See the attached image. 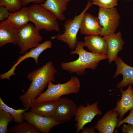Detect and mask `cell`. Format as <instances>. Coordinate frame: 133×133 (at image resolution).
<instances>
[{
    "label": "cell",
    "mask_w": 133,
    "mask_h": 133,
    "mask_svg": "<svg viewBox=\"0 0 133 133\" xmlns=\"http://www.w3.org/2000/svg\"><path fill=\"white\" fill-rule=\"evenodd\" d=\"M3 5L10 13H14L21 9L22 0H0V6Z\"/></svg>",
    "instance_id": "d4e9b609"
},
{
    "label": "cell",
    "mask_w": 133,
    "mask_h": 133,
    "mask_svg": "<svg viewBox=\"0 0 133 133\" xmlns=\"http://www.w3.org/2000/svg\"><path fill=\"white\" fill-rule=\"evenodd\" d=\"M70 0H46L40 5L43 8L50 11L56 17L57 19L63 20L65 19L64 12Z\"/></svg>",
    "instance_id": "d6986e66"
},
{
    "label": "cell",
    "mask_w": 133,
    "mask_h": 133,
    "mask_svg": "<svg viewBox=\"0 0 133 133\" xmlns=\"http://www.w3.org/2000/svg\"><path fill=\"white\" fill-rule=\"evenodd\" d=\"M27 10L30 21L34 24L38 31H59L57 19L51 11L36 3L28 7Z\"/></svg>",
    "instance_id": "277c9868"
},
{
    "label": "cell",
    "mask_w": 133,
    "mask_h": 133,
    "mask_svg": "<svg viewBox=\"0 0 133 133\" xmlns=\"http://www.w3.org/2000/svg\"><path fill=\"white\" fill-rule=\"evenodd\" d=\"M52 45L51 41L46 40L41 44H40L36 47L31 49L29 52L26 51L24 55L19 56L16 62L10 70L0 75V79H7L9 80L11 76L16 75V74L14 73V71L17 66L22 61L28 58H33L35 60L36 64L38 63V58L40 55L45 50L51 48Z\"/></svg>",
    "instance_id": "30bf717a"
},
{
    "label": "cell",
    "mask_w": 133,
    "mask_h": 133,
    "mask_svg": "<svg viewBox=\"0 0 133 133\" xmlns=\"http://www.w3.org/2000/svg\"><path fill=\"white\" fill-rule=\"evenodd\" d=\"M77 108L72 100L60 98L52 118L61 123L69 121L75 116Z\"/></svg>",
    "instance_id": "9c48e42d"
},
{
    "label": "cell",
    "mask_w": 133,
    "mask_h": 133,
    "mask_svg": "<svg viewBox=\"0 0 133 133\" xmlns=\"http://www.w3.org/2000/svg\"><path fill=\"white\" fill-rule=\"evenodd\" d=\"M19 29L12 25L7 19L0 23V48L8 43L17 45Z\"/></svg>",
    "instance_id": "4fadbf2b"
},
{
    "label": "cell",
    "mask_w": 133,
    "mask_h": 133,
    "mask_svg": "<svg viewBox=\"0 0 133 133\" xmlns=\"http://www.w3.org/2000/svg\"><path fill=\"white\" fill-rule=\"evenodd\" d=\"M92 5L98 6L99 7L109 9L115 7L117 4L118 0H92Z\"/></svg>",
    "instance_id": "484cf974"
},
{
    "label": "cell",
    "mask_w": 133,
    "mask_h": 133,
    "mask_svg": "<svg viewBox=\"0 0 133 133\" xmlns=\"http://www.w3.org/2000/svg\"><path fill=\"white\" fill-rule=\"evenodd\" d=\"M91 3V0L88 1L85 8L79 15L65 22L63 25L65 29L63 33L51 37V39L56 38L58 40L66 43L71 50H75L78 41L77 35L80 30L82 20L84 14L92 5Z\"/></svg>",
    "instance_id": "5b68a950"
},
{
    "label": "cell",
    "mask_w": 133,
    "mask_h": 133,
    "mask_svg": "<svg viewBox=\"0 0 133 133\" xmlns=\"http://www.w3.org/2000/svg\"><path fill=\"white\" fill-rule=\"evenodd\" d=\"M129 115L124 119L119 120L118 122L116 128H118L124 123H127L133 124V108L130 110Z\"/></svg>",
    "instance_id": "4316f807"
},
{
    "label": "cell",
    "mask_w": 133,
    "mask_h": 133,
    "mask_svg": "<svg viewBox=\"0 0 133 133\" xmlns=\"http://www.w3.org/2000/svg\"><path fill=\"white\" fill-rule=\"evenodd\" d=\"M84 47H86L93 53L106 54V44L103 38L99 35H87L83 42Z\"/></svg>",
    "instance_id": "ac0fdd59"
},
{
    "label": "cell",
    "mask_w": 133,
    "mask_h": 133,
    "mask_svg": "<svg viewBox=\"0 0 133 133\" xmlns=\"http://www.w3.org/2000/svg\"><path fill=\"white\" fill-rule=\"evenodd\" d=\"M46 0H22V6H26L28 4L33 2L36 4H41L44 3Z\"/></svg>",
    "instance_id": "f546056e"
},
{
    "label": "cell",
    "mask_w": 133,
    "mask_h": 133,
    "mask_svg": "<svg viewBox=\"0 0 133 133\" xmlns=\"http://www.w3.org/2000/svg\"><path fill=\"white\" fill-rule=\"evenodd\" d=\"M121 131L124 133H133V124L129 123L127 125L123 124Z\"/></svg>",
    "instance_id": "f1b7e54d"
},
{
    "label": "cell",
    "mask_w": 133,
    "mask_h": 133,
    "mask_svg": "<svg viewBox=\"0 0 133 133\" xmlns=\"http://www.w3.org/2000/svg\"><path fill=\"white\" fill-rule=\"evenodd\" d=\"M10 133H40L41 132L36 127L29 122H23L16 124L9 129Z\"/></svg>",
    "instance_id": "603a6c76"
},
{
    "label": "cell",
    "mask_w": 133,
    "mask_h": 133,
    "mask_svg": "<svg viewBox=\"0 0 133 133\" xmlns=\"http://www.w3.org/2000/svg\"><path fill=\"white\" fill-rule=\"evenodd\" d=\"M98 104L96 101L90 104L88 102L86 106L81 104L78 107L74 116L76 122L75 126L77 128L76 133H79L86 124L91 122L96 116L102 115V112L98 108Z\"/></svg>",
    "instance_id": "ba28073f"
},
{
    "label": "cell",
    "mask_w": 133,
    "mask_h": 133,
    "mask_svg": "<svg viewBox=\"0 0 133 133\" xmlns=\"http://www.w3.org/2000/svg\"><path fill=\"white\" fill-rule=\"evenodd\" d=\"M118 113L114 110L108 111L95 125V129L100 133H113L120 120Z\"/></svg>",
    "instance_id": "5bb4252c"
},
{
    "label": "cell",
    "mask_w": 133,
    "mask_h": 133,
    "mask_svg": "<svg viewBox=\"0 0 133 133\" xmlns=\"http://www.w3.org/2000/svg\"><path fill=\"white\" fill-rule=\"evenodd\" d=\"M18 35L17 45L21 49L20 54H23L28 49L36 47L43 39L39 31L30 23L19 29Z\"/></svg>",
    "instance_id": "52a82bcc"
},
{
    "label": "cell",
    "mask_w": 133,
    "mask_h": 133,
    "mask_svg": "<svg viewBox=\"0 0 133 133\" xmlns=\"http://www.w3.org/2000/svg\"><path fill=\"white\" fill-rule=\"evenodd\" d=\"M95 127L91 126L89 127H84L81 130L82 133H96Z\"/></svg>",
    "instance_id": "4dcf8cb0"
},
{
    "label": "cell",
    "mask_w": 133,
    "mask_h": 133,
    "mask_svg": "<svg viewBox=\"0 0 133 133\" xmlns=\"http://www.w3.org/2000/svg\"><path fill=\"white\" fill-rule=\"evenodd\" d=\"M14 27L19 29L24 26L30 21L27 7H23L14 13H10L7 19Z\"/></svg>",
    "instance_id": "44dd1931"
},
{
    "label": "cell",
    "mask_w": 133,
    "mask_h": 133,
    "mask_svg": "<svg viewBox=\"0 0 133 133\" xmlns=\"http://www.w3.org/2000/svg\"><path fill=\"white\" fill-rule=\"evenodd\" d=\"M23 115L24 119L34 126L42 133H49L52 128L61 124L52 118L40 115L30 111L25 112Z\"/></svg>",
    "instance_id": "8fae6325"
},
{
    "label": "cell",
    "mask_w": 133,
    "mask_h": 133,
    "mask_svg": "<svg viewBox=\"0 0 133 133\" xmlns=\"http://www.w3.org/2000/svg\"><path fill=\"white\" fill-rule=\"evenodd\" d=\"M57 72L52 63L49 61L28 74L27 78L32 82L26 93L19 97L24 108L31 107L34 100L42 93L49 82H55L54 75Z\"/></svg>",
    "instance_id": "6da1fadb"
},
{
    "label": "cell",
    "mask_w": 133,
    "mask_h": 133,
    "mask_svg": "<svg viewBox=\"0 0 133 133\" xmlns=\"http://www.w3.org/2000/svg\"><path fill=\"white\" fill-rule=\"evenodd\" d=\"M128 0V1H129V0Z\"/></svg>",
    "instance_id": "1f68e13d"
},
{
    "label": "cell",
    "mask_w": 133,
    "mask_h": 133,
    "mask_svg": "<svg viewBox=\"0 0 133 133\" xmlns=\"http://www.w3.org/2000/svg\"><path fill=\"white\" fill-rule=\"evenodd\" d=\"M121 93L120 100L116 102L115 108L113 110L118 114L119 120H121L125 114L133 108V93L132 84L129 85L127 89L123 91L122 88H120Z\"/></svg>",
    "instance_id": "2e32d148"
},
{
    "label": "cell",
    "mask_w": 133,
    "mask_h": 133,
    "mask_svg": "<svg viewBox=\"0 0 133 133\" xmlns=\"http://www.w3.org/2000/svg\"><path fill=\"white\" fill-rule=\"evenodd\" d=\"M10 12L4 6H0V21H4L7 19Z\"/></svg>",
    "instance_id": "83f0119b"
},
{
    "label": "cell",
    "mask_w": 133,
    "mask_h": 133,
    "mask_svg": "<svg viewBox=\"0 0 133 133\" xmlns=\"http://www.w3.org/2000/svg\"><path fill=\"white\" fill-rule=\"evenodd\" d=\"M83 42L78 41L76 47L70 52L71 54L79 55L76 60L61 64L62 69L71 73H76L77 75L83 76L85 74V69H95L99 62L108 58L106 54H99L87 51L85 50Z\"/></svg>",
    "instance_id": "7a4b0ae2"
},
{
    "label": "cell",
    "mask_w": 133,
    "mask_h": 133,
    "mask_svg": "<svg viewBox=\"0 0 133 133\" xmlns=\"http://www.w3.org/2000/svg\"><path fill=\"white\" fill-rule=\"evenodd\" d=\"M14 120L10 114L0 110V133H7L8 131V125Z\"/></svg>",
    "instance_id": "cb8c5ba5"
},
{
    "label": "cell",
    "mask_w": 133,
    "mask_h": 133,
    "mask_svg": "<svg viewBox=\"0 0 133 133\" xmlns=\"http://www.w3.org/2000/svg\"><path fill=\"white\" fill-rule=\"evenodd\" d=\"M117 69L113 78L121 74L123 79L117 84V88H120L127 86L129 84L133 85V67L124 62L121 58L118 56L115 60Z\"/></svg>",
    "instance_id": "e0dca14e"
},
{
    "label": "cell",
    "mask_w": 133,
    "mask_h": 133,
    "mask_svg": "<svg viewBox=\"0 0 133 133\" xmlns=\"http://www.w3.org/2000/svg\"><path fill=\"white\" fill-rule=\"evenodd\" d=\"M98 11V17L102 28L100 35L103 36L115 33L120 18L116 8L104 9L99 7Z\"/></svg>",
    "instance_id": "8992f818"
},
{
    "label": "cell",
    "mask_w": 133,
    "mask_h": 133,
    "mask_svg": "<svg viewBox=\"0 0 133 133\" xmlns=\"http://www.w3.org/2000/svg\"><path fill=\"white\" fill-rule=\"evenodd\" d=\"M59 99L55 100L34 103L30 108V111L40 115L52 118Z\"/></svg>",
    "instance_id": "ffe728a7"
},
{
    "label": "cell",
    "mask_w": 133,
    "mask_h": 133,
    "mask_svg": "<svg viewBox=\"0 0 133 133\" xmlns=\"http://www.w3.org/2000/svg\"><path fill=\"white\" fill-rule=\"evenodd\" d=\"M29 109V108L16 110L8 106L3 101L0 97V110H2L10 113L13 117L15 122L20 124L24 121L23 113Z\"/></svg>",
    "instance_id": "7402d4cb"
},
{
    "label": "cell",
    "mask_w": 133,
    "mask_h": 133,
    "mask_svg": "<svg viewBox=\"0 0 133 133\" xmlns=\"http://www.w3.org/2000/svg\"><path fill=\"white\" fill-rule=\"evenodd\" d=\"M102 27L100 23L98 17L91 14L85 13L82 20L80 29L82 35H100Z\"/></svg>",
    "instance_id": "9a60e30c"
},
{
    "label": "cell",
    "mask_w": 133,
    "mask_h": 133,
    "mask_svg": "<svg viewBox=\"0 0 133 133\" xmlns=\"http://www.w3.org/2000/svg\"><path fill=\"white\" fill-rule=\"evenodd\" d=\"M103 37L106 44V54L110 64L118 56V54L122 49L124 43L120 31L103 36Z\"/></svg>",
    "instance_id": "7c38bea8"
},
{
    "label": "cell",
    "mask_w": 133,
    "mask_h": 133,
    "mask_svg": "<svg viewBox=\"0 0 133 133\" xmlns=\"http://www.w3.org/2000/svg\"><path fill=\"white\" fill-rule=\"evenodd\" d=\"M52 82H49L47 90L37 97L34 103L56 100L64 95L77 93L81 87L80 81L76 76H72L69 81L63 84L59 83L55 84Z\"/></svg>",
    "instance_id": "3957f363"
},
{
    "label": "cell",
    "mask_w": 133,
    "mask_h": 133,
    "mask_svg": "<svg viewBox=\"0 0 133 133\" xmlns=\"http://www.w3.org/2000/svg\"><path fill=\"white\" fill-rule=\"evenodd\" d=\"M132 92H133V88L132 89Z\"/></svg>",
    "instance_id": "d6a6232c"
}]
</instances>
